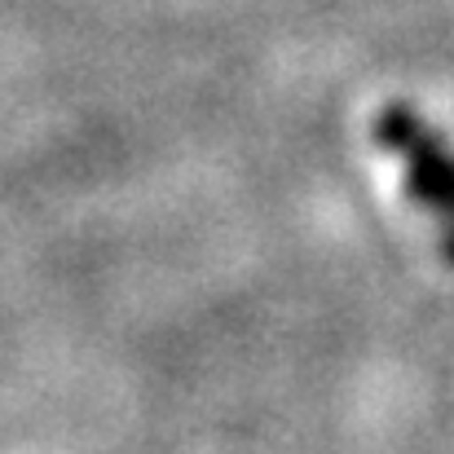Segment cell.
<instances>
[{"label":"cell","instance_id":"cell-2","mask_svg":"<svg viewBox=\"0 0 454 454\" xmlns=\"http://www.w3.org/2000/svg\"><path fill=\"white\" fill-rule=\"evenodd\" d=\"M446 247H450V261H454V239H450V243H446Z\"/></svg>","mask_w":454,"mask_h":454},{"label":"cell","instance_id":"cell-1","mask_svg":"<svg viewBox=\"0 0 454 454\" xmlns=\"http://www.w3.org/2000/svg\"><path fill=\"white\" fill-rule=\"evenodd\" d=\"M397 151L411 159V176H406V181H411V194H415L419 203L442 207V212L454 216V163L446 159L442 142L428 137V133L419 129V120H415V129L402 137Z\"/></svg>","mask_w":454,"mask_h":454}]
</instances>
